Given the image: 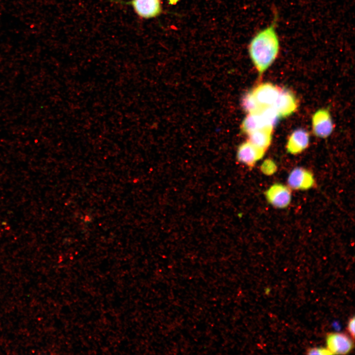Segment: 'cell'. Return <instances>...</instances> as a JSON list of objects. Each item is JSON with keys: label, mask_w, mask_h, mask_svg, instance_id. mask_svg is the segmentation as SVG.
Returning a JSON list of instances; mask_svg holds the SVG:
<instances>
[{"label": "cell", "mask_w": 355, "mask_h": 355, "mask_svg": "<svg viewBox=\"0 0 355 355\" xmlns=\"http://www.w3.org/2000/svg\"><path fill=\"white\" fill-rule=\"evenodd\" d=\"M307 354L308 355H332L331 352L328 349L325 348H312L310 349L308 351Z\"/></svg>", "instance_id": "15"}, {"label": "cell", "mask_w": 355, "mask_h": 355, "mask_svg": "<svg viewBox=\"0 0 355 355\" xmlns=\"http://www.w3.org/2000/svg\"><path fill=\"white\" fill-rule=\"evenodd\" d=\"M312 129L315 136L321 138L328 137L332 133L333 125L329 111L320 109L312 116Z\"/></svg>", "instance_id": "5"}, {"label": "cell", "mask_w": 355, "mask_h": 355, "mask_svg": "<svg viewBox=\"0 0 355 355\" xmlns=\"http://www.w3.org/2000/svg\"><path fill=\"white\" fill-rule=\"evenodd\" d=\"M287 183L291 189L304 190L315 186V180L311 171L303 167H296L289 173Z\"/></svg>", "instance_id": "3"}, {"label": "cell", "mask_w": 355, "mask_h": 355, "mask_svg": "<svg viewBox=\"0 0 355 355\" xmlns=\"http://www.w3.org/2000/svg\"><path fill=\"white\" fill-rule=\"evenodd\" d=\"M273 129L264 128L248 135V141L258 149L266 152L271 144Z\"/></svg>", "instance_id": "11"}, {"label": "cell", "mask_w": 355, "mask_h": 355, "mask_svg": "<svg viewBox=\"0 0 355 355\" xmlns=\"http://www.w3.org/2000/svg\"><path fill=\"white\" fill-rule=\"evenodd\" d=\"M270 24L256 33L248 47L250 59L259 74L265 71L278 58L281 42L277 32L278 11L273 10Z\"/></svg>", "instance_id": "1"}, {"label": "cell", "mask_w": 355, "mask_h": 355, "mask_svg": "<svg viewBox=\"0 0 355 355\" xmlns=\"http://www.w3.org/2000/svg\"><path fill=\"white\" fill-rule=\"evenodd\" d=\"M347 329L352 336L353 339L355 338V317L351 318L348 324Z\"/></svg>", "instance_id": "16"}, {"label": "cell", "mask_w": 355, "mask_h": 355, "mask_svg": "<svg viewBox=\"0 0 355 355\" xmlns=\"http://www.w3.org/2000/svg\"><path fill=\"white\" fill-rule=\"evenodd\" d=\"M265 152L252 144L248 141L241 144L237 149L238 161L250 168L264 155Z\"/></svg>", "instance_id": "8"}, {"label": "cell", "mask_w": 355, "mask_h": 355, "mask_svg": "<svg viewBox=\"0 0 355 355\" xmlns=\"http://www.w3.org/2000/svg\"><path fill=\"white\" fill-rule=\"evenodd\" d=\"M308 132L303 129L294 131L289 137L286 143V150L291 154H298L306 149L309 143Z\"/></svg>", "instance_id": "10"}, {"label": "cell", "mask_w": 355, "mask_h": 355, "mask_svg": "<svg viewBox=\"0 0 355 355\" xmlns=\"http://www.w3.org/2000/svg\"><path fill=\"white\" fill-rule=\"evenodd\" d=\"M280 87L271 83H263L251 91L258 104L262 108L272 106L275 102Z\"/></svg>", "instance_id": "6"}, {"label": "cell", "mask_w": 355, "mask_h": 355, "mask_svg": "<svg viewBox=\"0 0 355 355\" xmlns=\"http://www.w3.org/2000/svg\"><path fill=\"white\" fill-rule=\"evenodd\" d=\"M141 18H152L162 12L160 0H131L127 2Z\"/></svg>", "instance_id": "9"}, {"label": "cell", "mask_w": 355, "mask_h": 355, "mask_svg": "<svg viewBox=\"0 0 355 355\" xmlns=\"http://www.w3.org/2000/svg\"><path fill=\"white\" fill-rule=\"evenodd\" d=\"M261 170L265 174H273L276 171V165L272 160H267L262 165Z\"/></svg>", "instance_id": "14"}, {"label": "cell", "mask_w": 355, "mask_h": 355, "mask_svg": "<svg viewBox=\"0 0 355 355\" xmlns=\"http://www.w3.org/2000/svg\"><path fill=\"white\" fill-rule=\"evenodd\" d=\"M327 349L332 355L348 354L354 348V342L346 334L342 333H330L326 337Z\"/></svg>", "instance_id": "7"}, {"label": "cell", "mask_w": 355, "mask_h": 355, "mask_svg": "<svg viewBox=\"0 0 355 355\" xmlns=\"http://www.w3.org/2000/svg\"><path fill=\"white\" fill-rule=\"evenodd\" d=\"M272 106L280 118L286 117L296 110L298 107V102L292 91L281 88L278 96Z\"/></svg>", "instance_id": "4"}, {"label": "cell", "mask_w": 355, "mask_h": 355, "mask_svg": "<svg viewBox=\"0 0 355 355\" xmlns=\"http://www.w3.org/2000/svg\"><path fill=\"white\" fill-rule=\"evenodd\" d=\"M265 196L268 202L273 207L285 208L291 200V189L283 184L276 183L265 191Z\"/></svg>", "instance_id": "2"}, {"label": "cell", "mask_w": 355, "mask_h": 355, "mask_svg": "<svg viewBox=\"0 0 355 355\" xmlns=\"http://www.w3.org/2000/svg\"><path fill=\"white\" fill-rule=\"evenodd\" d=\"M243 133L249 134L264 128H272L267 126L260 112L248 113L243 120L241 126Z\"/></svg>", "instance_id": "12"}, {"label": "cell", "mask_w": 355, "mask_h": 355, "mask_svg": "<svg viewBox=\"0 0 355 355\" xmlns=\"http://www.w3.org/2000/svg\"><path fill=\"white\" fill-rule=\"evenodd\" d=\"M241 105L244 110L248 113L259 112L262 107L256 100L252 91L247 93L242 98Z\"/></svg>", "instance_id": "13"}]
</instances>
